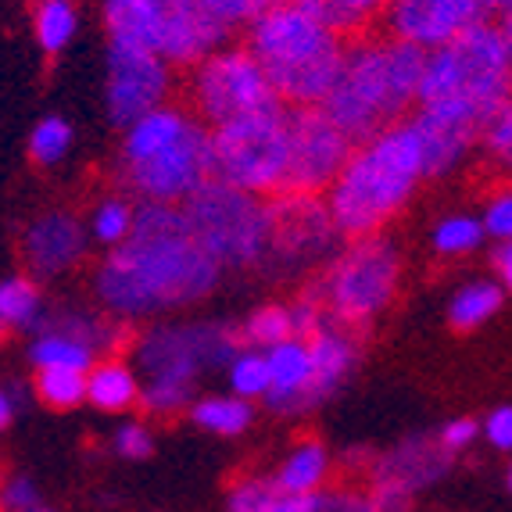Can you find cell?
I'll return each instance as SVG.
<instances>
[{
    "label": "cell",
    "instance_id": "39",
    "mask_svg": "<svg viewBox=\"0 0 512 512\" xmlns=\"http://www.w3.org/2000/svg\"><path fill=\"white\" fill-rule=\"evenodd\" d=\"M484 233L487 237H495L498 244L512 240V187H502L495 194L487 197L484 205Z\"/></svg>",
    "mask_w": 512,
    "mask_h": 512
},
{
    "label": "cell",
    "instance_id": "23",
    "mask_svg": "<svg viewBox=\"0 0 512 512\" xmlns=\"http://www.w3.org/2000/svg\"><path fill=\"white\" fill-rule=\"evenodd\" d=\"M140 384L126 362H94L86 373V402L97 405L101 412H122L137 405Z\"/></svg>",
    "mask_w": 512,
    "mask_h": 512
},
{
    "label": "cell",
    "instance_id": "21",
    "mask_svg": "<svg viewBox=\"0 0 512 512\" xmlns=\"http://www.w3.org/2000/svg\"><path fill=\"white\" fill-rule=\"evenodd\" d=\"M326 491L294 495L276 480H240L230 495V512H323Z\"/></svg>",
    "mask_w": 512,
    "mask_h": 512
},
{
    "label": "cell",
    "instance_id": "22",
    "mask_svg": "<svg viewBox=\"0 0 512 512\" xmlns=\"http://www.w3.org/2000/svg\"><path fill=\"white\" fill-rule=\"evenodd\" d=\"M505 305V287L495 280H473L462 291H455V298L448 301V326L459 333L480 330L484 323L502 312Z\"/></svg>",
    "mask_w": 512,
    "mask_h": 512
},
{
    "label": "cell",
    "instance_id": "15",
    "mask_svg": "<svg viewBox=\"0 0 512 512\" xmlns=\"http://www.w3.org/2000/svg\"><path fill=\"white\" fill-rule=\"evenodd\" d=\"M484 18H491L487 0H391L380 18V29L394 40L434 51Z\"/></svg>",
    "mask_w": 512,
    "mask_h": 512
},
{
    "label": "cell",
    "instance_id": "4",
    "mask_svg": "<svg viewBox=\"0 0 512 512\" xmlns=\"http://www.w3.org/2000/svg\"><path fill=\"white\" fill-rule=\"evenodd\" d=\"M423 176V151L409 119L380 129L351 151L341 176L326 190V208L344 237L359 240L380 233L387 219L409 205Z\"/></svg>",
    "mask_w": 512,
    "mask_h": 512
},
{
    "label": "cell",
    "instance_id": "45",
    "mask_svg": "<svg viewBox=\"0 0 512 512\" xmlns=\"http://www.w3.org/2000/svg\"><path fill=\"white\" fill-rule=\"evenodd\" d=\"M0 502H4V509L8 512H22V509H33L36 505V487L29 484V480H11L8 487H4V495H0Z\"/></svg>",
    "mask_w": 512,
    "mask_h": 512
},
{
    "label": "cell",
    "instance_id": "48",
    "mask_svg": "<svg viewBox=\"0 0 512 512\" xmlns=\"http://www.w3.org/2000/svg\"><path fill=\"white\" fill-rule=\"evenodd\" d=\"M11 419H15V398L8 391H0V430H8Z\"/></svg>",
    "mask_w": 512,
    "mask_h": 512
},
{
    "label": "cell",
    "instance_id": "8",
    "mask_svg": "<svg viewBox=\"0 0 512 512\" xmlns=\"http://www.w3.org/2000/svg\"><path fill=\"white\" fill-rule=\"evenodd\" d=\"M187 101L190 111L208 129L240 119V115H251V111L283 104L258 58L248 51V43H240V47L222 43L219 51L197 61L187 79Z\"/></svg>",
    "mask_w": 512,
    "mask_h": 512
},
{
    "label": "cell",
    "instance_id": "26",
    "mask_svg": "<svg viewBox=\"0 0 512 512\" xmlns=\"http://www.w3.org/2000/svg\"><path fill=\"white\" fill-rule=\"evenodd\" d=\"M326 470H330V455H326V448L319 441H305V444H298L287 459H283L280 473H276L273 480L283 487V491L312 495V491L323 487Z\"/></svg>",
    "mask_w": 512,
    "mask_h": 512
},
{
    "label": "cell",
    "instance_id": "42",
    "mask_svg": "<svg viewBox=\"0 0 512 512\" xmlns=\"http://www.w3.org/2000/svg\"><path fill=\"white\" fill-rule=\"evenodd\" d=\"M484 437L498 452H512V405H498V409L487 412Z\"/></svg>",
    "mask_w": 512,
    "mask_h": 512
},
{
    "label": "cell",
    "instance_id": "18",
    "mask_svg": "<svg viewBox=\"0 0 512 512\" xmlns=\"http://www.w3.org/2000/svg\"><path fill=\"white\" fill-rule=\"evenodd\" d=\"M86 237L76 215L47 212L26 230V258L36 276H58L83 258Z\"/></svg>",
    "mask_w": 512,
    "mask_h": 512
},
{
    "label": "cell",
    "instance_id": "17",
    "mask_svg": "<svg viewBox=\"0 0 512 512\" xmlns=\"http://www.w3.org/2000/svg\"><path fill=\"white\" fill-rule=\"evenodd\" d=\"M452 459L455 455L444 452L437 434H412L373 462V484H394L416 495V491L437 484L444 473L452 470Z\"/></svg>",
    "mask_w": 512,
    "mask_h": 512
},
{
    "label": "cell",
    "instance_id": "30",
    "mask_svg": "<svg viewBox=\"0 0 512 512\" xmlns=\"http://www.w3.org/2000/svg\"><path fill=\"white\" fill-rule=\"evenodd\" d=\"M484 222L477 215H448L434 226V251L444 258H459V255H470L484 244Z\"/></svg>",
    "mask_w": 512,
    "mask_h": 512
},
{
    "label": "cell",
    "instance_id": "33",
    "mask_svg": "<svg viewBox=\"0 0 512 512\" xmlns=\"http://www.w3.org/2000/svg\"><path fill=\"white\" fill-rule=\"evenodd\" d=\"M72 147V126L61 115H43L33 126V137H29V158L43 169L58 165Z\"/></svg>",
    "mask_w": 512,
    "mask_h": 512
},
{
    "label": "cell",
    "instance_id": "25",
    "mask_svg": "<svg viewBox=\"0 0 512 512\" xmlns=\"http://www.w3.org/2000/svg\"><path fill=\"white\" fill-rule=\"evenodd\" d=\"M79 26L76 0H33V33L43 54L58 58Z\"/></svg>",
    "mask_w": 512,
    "mask_h": 512
},
{
    "label": "cell",
    "instance_id": "51",
    "mask_svg": "<svg viewBox=\"0 0 512 512\" xmlns=\"http://www.w3.org/2000/svg\"><path fill=\"white\" fill-rule=\"evenodd\" d=\"M505 484H509V491H512V462H509V473H505Z\"/></svg>",
    "mask_w": 512,
    "mask_h": 512
},
{
    "label": "cell",
    "instance_id": "19",
    "mask_svg": "<svg viewBox=\"0 0 512 512\" xmlns=\"http://www.w3.org/2000/svg\"><path fill=\"white\" fill-rule=\"evenodd\" d=\"M308 348H312V380H308L305 391V412L323 405L326 398H333L359 366V348L341 326L323 323L308 337Z\"/></svg>",
    "mask_w": 512,
    "mask_h": 512
},
{
    "label": "cell",
    "instance_id": "16",
    "mask_svg": "<svg viewBox=\"0 0 512 512\" xmlns=\"http://www.w3.org/2000/svg\"><path fill=\"white\" fill-rule=\"evenodd\" d=\"M337 237H344L333 222L330 208L316 194H276L273 201V244L269 255L316 258Z\"/></svg>",
    "mask_w": 512,
    "mask_h": 512
},
{
    "label": "cell",
    "instance_id": "11",
    "mask_svg": "<svg viewBox=\"0 0 512 512\" xmlns=\"http://www.w3.org/2000/svg\"><path fill=\"white\" fill-rule=\"evenodd\" d=\"M176 90V69L151 47L126 40H108L104 65V104L115 126H129L147 111L169 104Z\"/></svg>",
    "mask_w": 512,
    "mask_h": 512
},
{
    "label": "cell",
    "instance_id": "47",
    "mask_svg": "<svg viewBox=\"0 0 512 512\" xmlns=\"http://www.w3.org/2000/svg\"><path fill=\"white\" fill-rule=\"evenodd\" d=\"M495 269H498V280H502L505 291H512V240L498 244V251H495Z\"/></svg>",
    "mask_w": 512,
    "mask_h": 512
},
{
    "label": "cell",
    "instance_id": "3",
    "mask_svg": "<svg viewBox=\"0 0 512 512\" xmlns=\"http://www.w3.org/2000/svg\"><path fill=\"white\" fill-rule=\"evenodd\" d=\"M244 43L287 108L323 104L348 51V36L294 0H276L265 8L244 29Z\"/></svg>",
    "mask_w": 512,
    "mask_h": 512
},
{
    "label": "cell",
    "instance_id": "27",
    "mask_svg": "<svg viewBox=\"0 0 512 512\" xmlns=\"http://www.w3.org/2000/svg\"><path fill=\"white\" fill-rule=\"evenodd\" d=\"M43 316V298L26 276L0 280V323L4 330H36Z\"/></svg>",
    "mask_w": 512,
    "mask_h": 512
},
{
    "label": "cell",
    "instance_id": "34",
    "mask_svg": "<svg viewBox=\"0 0 512 512\" xmlns=\"http://www.w3.org/2000/svg\"><path fill=\"white\" fill-rule=\"evenodd\" d=\"M133 222H137V208L129 205L126 197H104L94 208L90 233H94V240H101L104 248H115L133 233Z\"/></svg>",
    "mask_w": 512,
    "mask_h": 512
},
{
    "label": "cell",
    "instance_id": "38",
    "mask_svg": "<svg viewBox=\"0 0 512 512\" xmlns=\"http://www.w3.org/2000/svg\"><path fill=\"white\" fill-rule=\"evenodd\" d=\"M222 26L237 33V29H248L265 8H273L276 0H201Z\"/></svg>",
    "mask_w": 512,
    "mask_h": 512
},
{
    "label": "cell",
    "instance_id": "12",
    "mask_svg": "<svg viewBox=\"0 0 512 512\" xmlns=\"http://www.w3.org/2000/svg\"><path fill=\"white\" fill-rule=\"evenodd\" d=\"M351 137L326 115L319 104L291 108V151H287V176L280 194H323L333 187L348 165Z\"/></svg>",
    "mask_w": 512,
    "mask_h": 512
},
{
    "label": "cell",
    "instance_id": "24",
    "mask_svg": "<svg viewBox=\"0 0 512 512\" xmlns=\"http://www.w3.org/2000/svg\"><path fill=\"white\" fill-rule=\"evenodd\" d=\"M94 344H86L83 337L65 330H47L33 341V366L36 369H76V373H90L94 369Z\"/></svg>",
    "mask_w": 512,
    "mask_h": 512
},
{
    "label": "cell",
    "instance_id": "1",
    "mask_svg": "<svg viewBox=\"0 0 512 512\" xmlns=\"http://www.w3.org/2000/svg\"><path fill=\"white\" fill-rule=\"evenodd\" d=\"M222 265L197 244L183 205L144 201L122 244L97 269V294L119 316H151L201 301Z\"/></svg>",
    "mask_w": 512,
    "mask_h": 512
},
{
    "label": "cell",
    "instance_id": "29",
    "mask_svg": "<svg viewBox=\"0 0 512 512\" xmlns=\"http://www.w3.org/2000/svg\"><path fill=\"white\" fill-rule=\"evenodd\" d=\"M391 0H326V22L344 36H362L380 29Z\"/></svg>",
    "mask_w": 512,
    "mask_h": 512
},
{
    "label": "cell",
    "instance_id": "50",
    "mask_svg": "<svg viewBox=\"0 0 512 512\" xmlns=\"http://www.w3.org/2000/svg\"><path fill=\"white\" fill-rule=\"evenodd\" d=\"M487 8H491V15H505L512 8V0H487Z\"/></svg>",
    "mask_w": 512,
    "mask_h": 512
},
{
    "label": "cell",
    "instance_id": "44",
    "mask_svg": "<svg viewBox=\"0 0 512 512\" xmlns=\"http://www.w3.org/2000/svg\"><path fill=\"white\" fill-rule=\"evenodd\" d=\"M291 323H294V337H312V333L323 326V312H319L316 301H298V305L291 308Z\"/></svg>",
    "mask_w": 512,
    "mask_h": 512
},
{
    "label": "cell",
    "instance_id": "37",
    "mask_svg": "<svg viewBox=\"0 0 512 512\" xmlns=\"http://www.w3.org/2000/svg\"><path fill=\"white\" fill-rule=\"evenodd\" d=\"M480 144H484L487 158L512 176V97L505 101V108L498 111L495 119H491V126L484 129V140H480Z\"/></svg>",
    "mask_w": 512,
    "mask_h": 512
},
{
    "label": "cell",
    "instance_id": "46",
    "mask_svg": "<svg viewBox=\"0 0 512 512\" xmlns=\"http://www.w3.org/2000/svg\"><path fill=\"white\" fill-rule=\"evenodd\" d=\"M323 512H376V509H373V498H369V495L341 491V495H326V509Z\"/></svg>",
    "mask_w": 512,
    "mask_h": 512
},
{
    "label": "cell",
    "instance_id": "7",
    "mask_svg": "<svg viewBox=\"0 0 512 512\" xmlns=\"http://www.w3.org/2000/svg\"><path fill=\"white\" fill-rule=\"evenodd\" d=\"M197 244L219 265H255L269 255L273 244V205L258 194L208 180L205 187L183 201Z\"/></svg>",
    "mask_w": 512,
    "mask_h": 512
},
{
    "label": "cell",
    "instance_id": "20",
    "mask_svg": "<svg viewBox=\"0 0 512 512\" xmlns=\"http://www.w3.org/2000/svg\"><path fill=\"white\" fill-rule=\"evenodd\" d=\"M269 359V376L273 387L265 394V402L276 412H305V391L312 380V348L305 337H287L265 351Z\"/></svg>",
    "mask_w": 512,
    "mask_h": 512
},
{
    "label": "cell",
    "instance_id": "31",
    "mask_svg": "<svg viewBox=\"0 0 512 512\" xmlns=\"http://www.w3.org/2000/svg\"><path fill=\"white\" fill-rule=\"evenodd\" d=\"M36 394L51 409H76L86 402V373L76 369H36Z\"/></svg>",
    "mask_w": 512,
    "mask_h": 512
},
{
    "label": "cell",
    "instance_id": "36",
    "mask_svg": "<svg viewBox=\"0 0 512 512\" xmlns=\"http://www.w3.org/2000/svg\"><path fill=\"white\" fill-rule=\"evenodd\" d=\"M190 394H194V384H183V380H147L140 387V402L158 416H169V412H180L183 405H194Z\"/></svg>",
    "mask_w": 512,
    "mask_h": 512
},
{
    "label": "cell",
    "instance_id": "2",
    "mask_svg": "<svg viewBox=\"0 0 512 512\" xmlns=\"http://www.w3.org/2000/svg\"><path fill=\"white\" fill-rule=\"evenodd\" d=\"M423 69L427 51L416 43L394 40L384 29L348 36L341 76L319 108L359 147L416 111Z\"/></svg>",
    "mask_w": 512,
    "mask_h": 512
},
{
    "label": "cell",
    "instance_id": "28",
    "mask_svg": "<svg viewBox=\"0 0 512 512\" xmlns=\"http://www.w3.org/2000/svg\"><path fill=\"white\" fill-rule=\"evenodd\" d=\"M190 419H194L197 427L212 430V434L222 437H237L248 430L251 423V405L248 398H205V402H194L190 405Z\"/></svg>",
    "mask_w": 512,
    "mask_h": 512
},
{
    "label": "cell",
    "instance_id": "10",
    "mask_svg": "<svg viewBox=\"0 0 512 512\" xmlns=\"http://www.w3.org/2000/svg\"><path fill=\"white\" fill-rule=\"evenodd\" d=\"M122 172L140 201L183 205L190 194H197L212 180V129L194 115L180 137L154 147L144 158L122 162Z\"/></svg>",
    "mask_w": 512,
    "mask_h": 512
},
{
    "label": "cell",
    "instance_id": "6",
    "mask_svg": "<svg viewBox=\"0 0 512 512\" xmlns=\"http://www.w3.org/2000/svg\"><path fill=\"white\" fill-rule=\"evenodd\" d=\"M291 151V108L251 111L212 126V176L248 194H280Z\"/></svg>",
    "mask_w": 512,
    "mask_h": 512
},
{
    "label": "cell",
    "instance_id": "13",
    "mask_svg": "<svg viewBox=\"0 0 512 512\" xmlns=\"http://www.w3.org/2000/svg\"><path fill=\"white\" fill-rule=\"evenodd\" d=\"M240 348V333L226 326H162L140 344V369L147 380L194 384L197 369L226 366Z\"/></svg>",
    "mask_w": 512,
    "mask_h": 512
},
{
    "label": "cell",
    "instance_id": "53",
    "mask_svg": "<svg viewBox=\"0 0 512 512\" xmlns=\"http://www.w3.org/2000/svg\"><path fill=\"white\" fill-rule=\"evenodd\" d=\"M0 333H4V323H0Z\"/></svg>",
    "mask_w": 512,
    "mask_h": 512
},
{
    "label": "cell",
    "instance_id": "40",
    "mask_svg": "<svg viewBox=\"0 0 512 512\" xmlns=\"http://www.w3.org/2000/svg\"><path fill=\"white\" fill-rule=\"evenodd\" d=\"M480 437H484V427H480L473 416H455L437 430V441H441V448L448 455H462L466 448H473Z\"/></svg>",
    "mask_w": 512,
    "mask_h": 512
},
{
    "label": "cell",
    "instance_id": "43",
    "mask_svg": "<svg viewBox=\"0 0 512 512\" xmlns=\"http://www.w3.org/2000/svg\"><path fill=\"white\" fill-rule=\"evenodd\" d=\"M369 498H373L376 512H412V498L416 495L405 491V487H394V484H373Z\"/></svg>",
    "mask_w": 512,
    "mask_h": 512
},
{
    "label": "cell",
    "instance_id": "9",
    "mask_svg": "<svg viewBox=\"0 0 512 512\" xmlns=\"http://www.w3.org/2000/svg\"><path fill=\"white\" fill-rule=\"evenodd\" d=\"M402 276V258L391 240L373 233L359 237L333 262L323 283V301L341 323H369L391 305Z\"/></svg>",
    "mask_w": 512,
    "mask_h": 512
},
{
    "label": "cell",
    "instance_id": "32",
    "mask_svg": "<svg viewBox=\"0 0 512 512\" xmlns=\"http://www.w3.org/2000/svg\"><path fill=\"white\" fill-rule=\"evenodd\" d=\"M230 387L237 398H265L269 387H273V376H269V359H265V351H237L230 359Z\"/></svg>",
    "mask_w": 512,
    "mask_h": 512
},
{
    "label": "cell",
    "instance_id": "41",
    "mask_svg": "<svg viewBox=\"0 0 512 512\" xmlns=\"http://www.w3.org/2000/svg\"><path fill=\"white\" fill-rule=\"evenodd\" d=\"M115 452H119L122 459H147V455L154 452L151 430H147L144 423H126V427H119V434H115Z\"/></svg>",
    "mask_w": 512,
    "mask_h": 512
},
{
    "label": "cell",
    "instance_id": "35",
    "mask_svg": "<svg viewBox=\"0 0 512 512\" xmlns=\"http://www.w3.org/2000/svg\"><path fill=\"white\" fill-rule=\"evenodd\" d=\"M240 337L251 344V348H273V344L287 341V337H294V323H291V308L283 305H265L258 308L255 316L244 323V330H240Z\"/></svg>",
    "mask_w": 512,
    "mask_h": 512
},
{
    "label": "cell",
    "instance_id": "52",
    "mask_svg": "<svg viewBox=\"0 0 512 512\" xmlns=\"http://www.w3.org/2000/svg\"><path fill=\"white\" fill-rule=\"evenodd\" d=\"M22 512H51V509H40V505H33V509H22Z\"/></svg>",
    "mask_w": 512,
    "mask_h": 512
},
{
    "label": "cell",
    "instance_id": "5",
    "mask_svg": "<svg viewBox=\"0 0 512 512\" xmlns=\"http://www.w3.org/2000/svg\"><path fill=\"white\" fill-rule=\"evenodd\" d=\"M512 97V51L502 26L484 18L455 40L427 51V69L419 83V104L470 101L495 119Z\"/></svg>",
    "mask_w": 512,
    "mask_h": 512
},
{
    "label": "cell",
    "instance_id": "14",
    "mask_svg": "<svg viewBox=\"0 0 512 512\" xmlns=\"http://www.w3.org/2000/svg\"><path fill=\"white\" fill-rule=\"evenodd\" d=\"M409 126L423 151V176L437 180V176L459 169L477 151L491 119L470 101H430L416 104Z\"/></svg>",
    "mask_w": 512,
    "mask_h": 512
},
{
    "label": "cell",
    "instance_id": "49",
    "mask_svg": "<svg viewBox=\"0 0 512 512\" xmlns=\"http://www.w3.org/2000/svg\"><path fill=\"white\" fill-rule=\"evenodd\" d=\"M498 26H502L505 40H509V51H512V8L505 11V15H498Z\"/></svg>",
    "mask_w": 512,
    "mask_h": 512
}]
</instances>
